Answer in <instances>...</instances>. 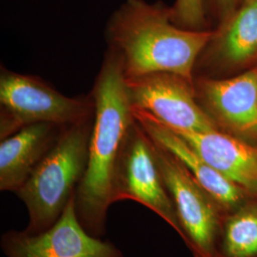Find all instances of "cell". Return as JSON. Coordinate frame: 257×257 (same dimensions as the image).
I'll list each match as a JSON object with an SVG mask.
<instances>
[{
  "mask_svg": "<svg viewBox=\"0 0 257 257\" xmlns=\"http://www.w3.org/2000/svg\"><path fill=\"white\" fill-rule=\"evenodd\" d=\"M93 122L86 173L74 195L78 219L87 231L101 237L107 212L115 201L120 155L136 118L118 56L109 51L92 92Z\"/></svg>",
  "mask_w": 257,
  "mask_h": 257,
  "instance_id": "obj_1",
  "label": "cell"
},
{
  "mask_svg": "<svg viewBox=\"0 0 257 257\" xmlns=\"http://www.w3.org/2000/svg\"><path fill=\"white\" fill-rule=\"evenodd\" d=\"M213 36L178 26L171 10L145 0H126L107 26L110 51L118 56L126 79L169 73L194 84V65Z\"/></svg>",
  "mask_w": 257,
  "mask_h": 257,
  "instance_id": "obj_2",
  "label": "cell"
},
{
  "mask_svg": "<svg viewBox=\"0 0 257 257\" xmlns=\"http://www.w3.org/2000/svg\"><path fill=\"white\" fill-rule=\"evenodd\" d=\"M92 122L93 114L62 127L51 150L16 193L29 212L27 232L38 233L53 226L75 195L88 165Z\"/></svg>",
  "mask_w": 257,
  "mask_h": 257,
  "instance_id": "obj_3",
  "label": "cell"
},
{
  "mask_svg": "<svg viewBox=\"0 0 257 257\" xmlns=\"http://www.w3.org/2000/svg\"><path fill=\"white\" fill-rule=\"evenodd\" d=\"M94 105L90 97H68L41 78L1 67L0 138L38 123L60 127L88 119Z\"/></svg>",
  "mask_w": 257,
  "mask_h": 257,
  "instance_id": "obj_4",
  "label": "cell"
},
{
  "mask_svg": "<svg viewBox=\"0 0 257 257\" xmlns=\"http://www.w3.org/2000/svg\"><path fill=\"white\" fill-rule=\"evenodd\" d=\"M153 145L187 247L193 257H220L219 244L227 212L174 155L154 140Z\"/></svg>",
  "mask_w": 257,
  "mask_h": 257,
  "instance_id": "obj_5",
  "label": "cell"
},
{
  "mask_svg": "<svg viewBox=\"0 0 257 257\" xmlns=\"http://www.w3.org/2000/svg\"><path fill=\"white\" fill-rule=\"evenodd\" d=\"M121 200L144 205L183 239L175 205L156 163L153 140L137 119L128 132L117 166L115 201Z\"/></svg>",
  "mask_w": 257,
  "mask_h": 257,
  "instance_id": "obj_6",
  "label": "cell"
},
{
  "mask_svg": "<svg viewBox=\"0 0 257 257\" xmlns=\"http://www.w3.org/2000/svg\"><path fill=\"white\" fill-rule=\"evenodd\" d=\"M134 110L144 111L175 132L219 130L197 99L194 84L169 73L126 79Z\"/></svg>",
  "mask_w": 257,
  "mask_h": 257,
  "instance_id": "obj_7",
  "label": "cell"
},
{
  "mask_svg": "<svg viewBox=\"0 0 257 257\" xmlns=\"http://www.w3.org/2000/svg\"><path fill=\"white\" fill-rule=\"evenodd\" d=\"M1 248L7 257H123L112 243L90 234L78 219L74 196L58 220L38 233L9 230Z\"/></svg>",
  "mask_w": 257,
  "mask_h": 257,
  "instance_id": "obj_8",
  "label": "cell"
},
{
  "mask_svg": "<svg viewBox=\"0 0 257 257\" xmlns=\"http://www.w3.org/2000/svg\"><path fill=\"white\" fill-rule=\"evenodd\" d=\"M194 89L219 130L257 144V66L228 79L202 78Z\"/></svg>",
  "mask_w": 257,
  "mask_h": 257,
  "instance_id": "obj_9",
  "label": "cell"
},
{
  "mask_svg": "<svg viewBox=\"0 0 257 257\" xmlns=\"http://www.w3.org/2000/svg\"><path fill=\"white\" fill-rule=\"evenodd\" d=\"M134 114L149 137L174 155L227 213L253 198L210 165L173 130L144 111L134 110Z\"/></svg>",
  "mask_w": 257,
  "mask_h": 257,
  "instance_id": "obj_10",
  "label": "cell"
},
{
  "mask_svg": "<svg viewBox=\"0 0 257 257\" xmlns=\"http://www.w3.org/2000/svg\"><path fill=\"white\" fill-rule=\"evenodd\" d=\"M175 133L216 171L257 199V144L221 130Z\"/></svg>",
  "mask_w": 257,
  "mask_h": 257,
  "instance_id": "obj_11",
  "label": "cell"
},
{
  "mask_svg": "<svg viewBox=\"0 0 257 257\" xmlns=\"http://www.w3.org/2000/svg\"><path fill=\"white\" fill-rule=\"evenodd\" d=\"M62 127L38 123L20 128L0 143V190L17 193L25 184Z\"/></svg>",
  "mask_w": 257,
  "mask_h": 257,
  "instance_id": "obj_12",
  "label": "cell"
},
{
  "mask_svg": "<svg viewBox=\"0 0 257 257\" xmlns=\"http://www.w3.org/2000/svg\"><path fill=\"white\" fill-rule=\"evenodd\" d=\"M215 53L229 65L257 60V0H246L228 21L215 46Z\"/></svg>",
  "mask_w": 257,
  "mask_h": 257,
  "instance_id": "obj_13",
  "label": "cell"
},
{
  "mask_svg": "<svg viewBox=\"0 0 257 257\" xmlns=\"http://www.w3.org/2000/svg\"><path fill=\"white\" fill-rule=\"evenodd\" d=\"M220 257H257V199L250 198L226 214Z\"/></svg>",
  "mask_w": 257,
  "mask_h": 257,
  "instance_id": "obj_14",
  "label": "cell"
},
{
  "mask_svg": "<svg viewBox=\"0 0 257 257\" xmlns=\"http://www.w3.org/2000/svg\"><path fill=\"white\" fill-rule=\"evenodd\" d=\"M171 13L175 24L186 29L200 31L206 22L204 0H176Z\"/></svg>",
  "mask_w": 257,
  "mask_h": 257,
  "instance_id": "obj_15",
  "label": "cell"
},
{
  "mask_svg": "<svg viewBox=\"0 0 257 257\" xmlns=\"http://www.w3.org/2000/svg\"><path fill=\"white\" fill-rule=\"evenodd\" d=\"M217 7L222 11V13L228 17L232 8L235 6L238 0H214Z\"/></svg>",
  "mask_w": 257,
  "mask_h": 257,
  "instance_id": "obj_16",
  "label": "cell"
}]
</instances>
